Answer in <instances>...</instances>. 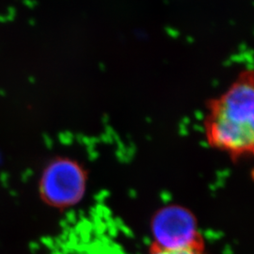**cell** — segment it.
<instances>
[{"label": "cell", "mask_w": 254, "mask_h": 254, "mask_svg": "<svg viewBox=\"0 0 254 254\" xmlns=\"http://www.w3.org/2000/svg\"><path fill=\"white\" fill-rule=\"evenodd\" d=\"M152 245L164 249L204 248L197 219L189 209L170 204L159 209L152 218Z\"/></svg>", "instance_id": "cell-3"}, {"label": "cell", "mask_w": 254, "mask_h": 254, "mask_svg": "<svg viewBox=\"0 0 254 254\" xmlns=\"http://www.w3.org/2000/svg\"><path fill=\"white\" fill-rule=\"evenodd\" d=\"M148 254H204V248L164 249L152 245L150 247Z\"/></svg>", "instance_id": "cell-4"}, {"label": "cell", "mask_w": 254, "mask_h": 254, "mask_svg": "<svg viewBox=\"0 0 254 254\" xmlns=\"http://www.w3.org/2000/svg\"><path fill=\"white\" fill-rule=\"evenodd\" d=\"M88 176L77 161L57 157L47 164L39 181V194L44 202L57 209L76 205L87 190Z\"/></svg>", "instance_id": "cell-2"}, {"label": "cell", "mask_w": 254, "mask_h": 254, "mask_svg": "<svg viewBox=\"0 0 254 254\" xmlns=\"http://www.w3.org/2000/svg\"><path fill=\"white\" fill-rule=\"evenodd\" d=\"M209 145L233 158L254 153V89L253 75L235 82L210 109L205 122Z\"/></svg>", "instance_id": "cell-1"}]
</instances>
